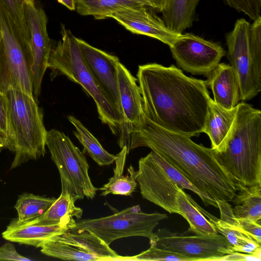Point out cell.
<instances>
[{"mask_svg":"<svg viewBox=\"0 0 261 261\" xmlns=\"http://www.w3.org/2000/svg\"><path fill=\"white\" fill-rule=\"evenodd\" d=\"M129 149L126 146L121 148L115 160V167L114 168V175L109 181L102 187L98 189L101 191V196H106L109 194L123 196H131L135 192L137 186V171L134 167L130 165L127 168L126 175H123V170L126 158Z\"/></svg>","mask_w":261,"mask_h":261,"instance_id":"obj_22","label":"cell"},{"mask_svg":"<svg viewBox=\"0 0 261 261\" xmlns=\"http://www.w3.org/2000/svg\"><path fill=\"white\" fill-rule=\"evenodd\" d=\"M50 240L69 244L91 254L105 258L108 261L118 260L120 256L102 239L87 230L70 229L53 237Z\"/></svg>","mask_w":261,"mask_h":261,"instance_id":"obj_21","label":"cell"},{"mask_svg":"<svg viewBox=\"0 0 261 261\" xmlns=\"http://www.w3.org/2000/svg\"><path fill=\"white\" fill-rule=\"evenodd\" d=\"M61 34L62 39L50 52L48 68L51 70V76L63 75L80 85L94 100L101 122L113 134L119 133V141H122L126 137L124 122L89 69L77 38L63 24Z\"/></svg>","mask_w":261,"mask_h":261,"instance_id":"obj_4","label":"cell"},{"mask_svg":"<svg viewBox=\"0 0 261 261\" xmlns=\"http://www.w3.org/2000/svg\"><path fill=\"white\" fill-rule=\"evenodd\" d=\"M192 201L214 225L217 231L226 238L235 252L252 254L261 257L260 244L256 242L242 228L228 202L217 201V207L220 212V219H218L203 209L193 199Z\"/></svg>","mask_w":261,"mask_h":261,"instance_id":"obj_16","label":"cell"},{"mask_svg":"<svg viewBox=\"0 0 261 261\" xmlns=\"http://www.w3.org/2000/svg\"><path fill=\"white\" fill-rule=\"evenodd\" d=\"M137 76L144 113L150 121L191 138L203 133L212 99L206 80L155 63L139 66Z\"/></svg>","mask_w":261,"mask_h":261,"instance_id":"obj_1","label":"cell"},{"mask_svg":"<svg viewBox=\"0 0 261 261\" xmlns=\"http://www.w3.org/2000/svg\"><path fill=\"white\" fill-rule=\"evenodd\" d=\"M238 220L242 228L256 242L261 244V223L255 222L247 218Z\"/></svg>","mask_w":261,"mask_h":261,"instance_id":"obj_36","label":"cell"},{"mask_svg":"<svg viewBox=\"0 0 261 261\" xmlns=\"http://www.w3.org/2000/svg\"><path fill=\"white\" fill-rule=\"evenodd\" d=\"M0 134L6 140L15 152V147L12 142L10 130L8 108L4 93L0 90Z\"/></svg>","mask_w":261,"mask_h":261,"instance_id":"obj_35","label":"cell"},{"mask_svg":"<svg viewBox=\"0 0 261 261\" xmlns=\"http://www.w3.org/2000/svg\"><path fill=\"white\" fill-rule=\"evenodd\" d=\"M192 197L179 187L176 195L179 215L188 222L190 232L202 235H215L218 232L214 225L193 202Z\"/></svg>","mask_w":261,"mask_h":261,"instance_id":"obj_25","label":"cell"},{"mask_svg":"<svg viewBox=\"0 0 261 261\" xmlns=\"http://www.w3.org/2000/svg\"><path fill=\"white\" fill-rule=\"evenodd\" d=\"M75 201L68 194L61 193L47 211L41 216L23 221L37 226H50L71 219H80L83 210L75 205Z\"/></svg>","mask_w":261,"mask_h":261,"instance_id":"obj_24","label":"cell"},{"mask_svg":"<svg viewBox=\"0 0 261 261\" xmlns=\"http://www.w3.org/2000/svg\"><path fill=\"white\" fill-rule=\"evenodd\" d=\"M2 1L14 21L24 53L26 54L30 44V35L24 14V0Z\"/></svg>","mask_w":261,"mask_h":261,"instance_id":"obj_32","label":"cell"},{"mask_svg":"<svg viewBox=\"0 0 261 261\" xmlns=\"http://www.w3.org/2000/svg\"><path fill=\"white\" fill-rule=\"evenodd\" d=\"M0 90L20 91L34 97L29 68L19 35L8 9L0 0Z\"/></svg>","mask_w":261,"mask_h":261,"instance_id":"obj_7","label":"cell"},{"mask_svg":"<svg viewBox=\"0 0 261 261\" xmlns=\"http://www.w3.org/2000/svg\"><path fill=\"white\" fill-rule=\"evenodd\" d=\"M46 146L59 172L61 193L68 194L75 201L93 199L98 188L89 177L85 156L69 137L56 129L47 130Z\"/></svg>","mask_w":261,"mask_h":261,"instance_id":"obj_6","label":"cell"},{"mask_svg":"<svg viewBox=\"0 0 261 261\" xmlns=\"http://www.w3.org/2000/svg\"><path fill=\"white\" fill-rule=\"evenodd\" d=\"M224 1L229 6L243 13L253 20L260 16L261 0Z\"/></svg>","mask_w":261,"mask_h":261,"instance_id":"obj_34","label":"cell"},{"mask_svg":"<svg viewBox=\"0 0 261 261\" xmlns=\"http://www.w3.org/2000/svg\"><path fill=\"white\" fill-rule=\"evenodd\" d=\"M167 218L165 214L141 212L140 206L136 205L108 216L76 221L71 229L90 231L110 245L116 240L129 237H144L150 240L154 236V228Z\"/></svg>","mask_w":261,"mask_h":261,"instance_id":"obj_8","label":"cell"},{"mask_svg":"<svg viewBox=\"0 0 261 261\" xmlns=\"http://www.w3.org/2000/svg\"><path fill=\"white\" fill-rule=\"evenodd\" d=\"M200 0H166L161 12L166 25L178 34L192 27Z\"/></svg>","mask_w":261,"mask_h":261,"instance_id":"obj_23","label":"cell"},{"mask_svg":"<svg viewBox=\"0 0 261 261\" xmlns=\"http://www.w3.org/2000/svg\"><path fill=\"white\" fill-rule=\"evenodd\" d=\"M69 121L74 126L75 131L73 134L90 156L99 166L113 164L117 155L108 152L102 146L98 140L76 118L68 116Z\"/></svg>","mask_w":261,"mask_h":261,"instance_id":"obj_26","label":"cell"},{"mask_svg":"<svg viewBox=\"0 0 261 261\" xmlns=\"http://www.w3.org/2000/svg\"><path fill=\"white\" fill-rule=\"evenodd\" d=\"M56 198L45 197L29 193L18 196L14 206L18 214V220L27 221L44 214L55 201Z\"/></svg>","mask_w":261,"mask_h":261,"instance_id":"obj_29","label":"cell"},{"mask_svg":"<svg viewBox=\"0 0 261 261\" xmlns=\"http://www.w3.org/2000/svg\"><path fill=\"white\" fill-rule=\"evenodd\" d=\"M214 152L242 187L261 186V111L239 102L227 136L220 150Z\"/></svg>","mask_w":261,"mask_h":261,"instance_id":"obj_3","label":"cell"},{"mask_svg":"<svg viewBox=\"0 0 261 261\" xmlns=\"http://www.w3.org/2000/svg\"><path fill=\"white\" fill-rule=\"evenodd\" d=\"M42 253L64 260L108 261L107 259L88 253L73 246L55 240H50L40 247Z\"/></svg>","mask_w":261,"mask_h":261,"instance_id":"obj_30","label":"cell"},{"mask_svg":"<svg viewBox=\"0 0 261 261\" xmlns=\"http://www.w3.org/2000/svg\"><path fill=\"white\" fill-rule=\"evenodd\" d=\"M153 157L159 165L163 169L168 176L181 189L191 191L197 194L205 206L212 205L213 203L206 198L179 171L165 158L151 150Z\"/></svg>","mask_w":261,"mask_h":261,"instance_id":"obj_31","label":"cell"},{"mask_svg":"<svg viewBox=\"0 0 261 261\" xmlns=\"http://www.w3.org/2000/svg\"><path fill=\"white\" fill-rule=\"evenodd\" d=\"M169 47L178 67L192 74L205 76L226 54L221 45L192 33L180 34Z\"/></svg>","mask_w":261,"mask_h":261,"instance_id":"obj_12","label":"cell"},{"mask_svg":"<svg viewBox=\"0 0 261 261\" xmlns=\"http://www.w3.org/2000/svg\"><path fill=\"white\" fill-rule=\"evenodd\" d=\"M70 10H75V0H57Z\"/></svg>","mask_w":261,"mask_h":261,"instance_id":"obj_40","label":"cell"},{"mask_svg":"<svg viewBox=\"0 0 261 261\" xmlns=\"http://www.w3.org/2000/svg\"><path fill=\"white\" fill-rule=\"evenodd\" d=\"M118 83L125 132L129 139L130 128L139 125L144 117L142 96L137 79L120 62L118 66Z\"/></svg>","mask_w":261,"mask_h":261,"instance_id":"obj_18","label":"cell"},{"mask_svg":"<svg viewBox=\"0 0 261 261\" xmlns=\"http://www.w3.org/2000/svg\"><path fill=\"white\" fill-rule=\"evenodd\" d=\"M4 94L15 147V156L10 167L12 169L44 156L47 130L43 113L34 97L14 89H8Z\"/></svg>","mask_w":261,"mask_h":261,"instance_id":"obj_5","label":"cell"},{"mask_svg":"<svg viewBox=\"0 0 261 261\" xmlns=\"http://www.w3.org/2000/svg\"><path fill=\"white\" fill-rule=\"evenodd\" d=\"M238 106L227 110L216 104L211 99L203 133L209 137L212 148L218 151L227 136L235 119Z\"/></svg>","mask_w":261,"mask_h":261,"instance_id":"obj_20","label":"cell"},{"mask_svg":"<svg viewBox=\"0 0 261 261\" xmlns=\"http://www.w3.org/2000/svg\"><path fill=\"white\" fill-rule=\"evenodd\" d=\"M75 222L72 218L54 225L37 226L16 218L11 221L2 235L9 241L39 248L53 237L74 228Z\"/></svg>","mask_w":261,"mask_h":261,"instance_id":"obj_17","label":"cell"},{"mask_svg":"<svg viewBox=\"0 0 261 261\" xmlns=\"http://www.w3.org/2000/svg\"><path fill=\"white\" fill-rule=\"evenodd\" d=\"M77 40L89 69L124 122L125 127L118 88V58L91 45L81 38H77Z\"/></svg>","mask_w":261,"mask_h":261,"instance_id":"obj_14","label":"cell"},{"mask_svg":"<svg viewBox=\"0 0 261 261\" xmlns=\"http://www.w3.org/2000/svg\"><path fill=\"white\" fill-rule=\"evenodd\" d=\"M148 7L155 12L161 13L165 8L166 0H132Z\"/></svg>","mask_w":261,"mask_h":261,"instance_id":"obj_39","label":"cell"},{"mask_svg":"<svg viewBox=\"0 0 261 261\" xmlns=\"http://www.w3.org/2000/svg\"><path fill=\"white\" fill-rule=\"evenodd\" d=\"M142 5L132 0H75V10L81 15L92 16L95 19L110 18L113 13Z\"/></svg>","mask_w":261,"mask_h":261,"instance_id":"obj_28","label":"cell"},{"mask_svg":"<svg viewBox=\"0 0 261 261\" xmlns=\"http://www.w3.org/2000/svg\"><path fill=\"white\" fill-rule=\"evenodd\" d=\"M136 180L144 199L170 214L179 215L176 195L179 187L166 174L151 152L138 162Z\"/></svg>","mask_w":261,"mask_h":261,"instance_id":"obj_13","label":"cell"},{"mask_svg":"<svg viewBox=\"0 0 261 261\" xmlns=\"http://www.w3.org/2000/svg\"><path fill=\"white\" fill-rule=\"evenodd\" d=\"M129 150L145 146L175 166L213 205L231 202L242 188L222 166L212 148L193 142L191 137L167 130L144 115L141 123L129 132Z\"/></svg>","mask_w":261,"mask_h":261,"instance_id":"obj_2","label":"cell"},{"mask_svg":"<svg viewBox=\"0 0 261 261\" xmlns=\"http://www.w3.org/2000/svg\"><path fill=\"white\" fill-rule=\"evenodd\" d=\"M250 25L245 19L240 18L225 35L227 57L237 74L242 101L252 99L261 91V62L254 58L249 49Z\"/></svg>","mask_w":261,"mask_h":261,"instance_id":"obj_10","label":"cell"},{"mask_svg":"<svg viewBox=\"0 0 261 261\" xmlns=\"http://www.w3.org/2000/svg\"><path fill=\"white\" fill-rule=\"evenodd\" d=\"M110 18L134 34L156 39L169 46L180 35L170 30L154 11L145 6L117 11Z\"/></svg>","mask_w":261,"mask_h":261,"instance_id":"obj_15","label":"cell"},{"mask_svg":"<svg viewBox=\"0 0 261 261\" xmlns=\"http://www.w3.org/2000/svg\"><path fill=\"white\" fill-rule=\"evenodd\" d=\"M3 137L0 134V142L2 141L3 140Z\"/></svg>","mask_w":261,"mask_h":261,"instance_id":"obj_41","label":"cell"},{"mask_svg":"<svg viewBox=\"0 0 261 261\" xmlns=\"http://www.w3.org/2000/svg\"><path fill=\"white\" fill-rule=\"evenodd\" d=\"M3 260L31 261L32 259L20 254L12 244L6 243L0 246V261Z\"/></svg>","mask_w":261,"mask_h":261,"instance_id":"obj_37","label":"cell"},{"mask_svg":"<svg viewBox=\"0 0 261 261\" xmlns=\"http://www.w3.org/2000/svg\"><path fill=\"white\" fill-rule=\"evenodd\" d=\"M231 202L235 205L232 211L237 218L261 223V186L242 188Z\"/></svg>","mask_w":261,"mask_h":261,"instance_id":"obj_27","label":"cell"},{"mask_svg":"<svg viewBox=\"0 0 261 261\" xmlns=\"http://www.w3.org/2000/svg\"><path fill=\"white\" fill-rule=\"evenodd\" d=\"M24 10L30 35V44L25 55L32 81L33 96L41 92L44 74L51 50L47 31V17L42 6L36 0H24Z\"/></svg>","mask_w":261,"mask_h":261,"instance_id":"obj_11","label":"cell"},{"mask_svg":"<svg viewBox=\"0 0 261 261\" xmlns=\"http://www.w3.org/2000/svg\"><path fill=\"white\" fill-rule=\"evenodd\" d=\"M118 260L190 261L177 253L151 246L147 250L134 256H120Z\"/></svg>","mask_w":261,"mask_h":261,"instance_id":"obj_33","label":"cell"},{"mask_svg":"<svg viewBox=\"0 0 261 261\" xmlns=\"http://www.w3.org/2000/svg\"><path fill=\"white\" fill-rule=\"evenodd\" d=\"M0 41H1V34H0Z\"/></svg>","mask_w":261,"mask_h":261,"instance_id":"obj_42","label":"cell"},{"mask_svg":"<svg viewBox=\"0 0 261 261\" xmlns=\"http://www.w3.org/2000/svg\"><path fill=\"white\" fill-rule=\"evenodd\" d=\"M261 257L252 254H248L239 252H234L223 256L220 260H252L260 261Z\"/></svg>","mask_w":261,"mask_h":261,"instance_id":"obj_38","label":"cell"},{"mask_svg":"<svg viewBox=\"0 0 261 261\" xmlns=\"http://www.w3.org/2000/svg\"><path fill=\"white\" fill-rule=\"evenodd\" d=\"M206 77L216 104L227 110L238 106L241 100L239 81L230 65L219 63Z\"/></svg>","mask_w":261,"mask_h":261,"instance_id":"obj_19","label":"cell"},{"mask_svg":"<svg viewBox=\"0 0 261 261\" xmlns=\"http://www.w3.org/2000/svg\"><path fill=\"white\" fill-rule=\"evenodd\" d=\"M149 243L151 246L177 253L190 261H220L223 256L235 252L221 234H189L188 231L180 233L167 228L154 232Z\"/></svg>","mask_w":261,"mask_h":261,"instance_id":"obj_9","label":"cell"}]
</instances>
